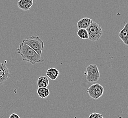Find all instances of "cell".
I'll return each mask as SVG.
<instances>
[{"label":"cell","instance_id":"1","mask_svg":"<svg viewBox=\"0 0 128 118\" xmlns=\"http://www.w3.org/2000/svg\"><path fill=\"white\" fill-rule=\"evenodd\" d=\"M17 53L22 56V60L32 64L42 63L44 60L41 56L37 54L34 50L22 42L17 50Z\"/></svg>","mask_w":128,"mask_h":118},{"label":"cell","instance_id":"2","mask_svg":"<svg viewBox=\"0 0 128 118\" xmlns=\"http://www.w3.org/2000/svg\"><path fill=\"white\" fill-rule=\"evenodd\" d=\"M23 42L34 50L39 55L42 56V50L44 48V43L38 36H33L24 40Z\"/></svg>","mask_w":128,"mask_h":118},{"label":"cell","instance_id":"3","mask_svg":"<svg viewBox=\"0 0 128 118\" xmlns=\"http://www.w3.org/2000/svg\"><path fill=\"white\" fill-rule=\"evenodd\" d=\"M86 30L88 33V39L92 42L98 40L103 34V30L101 26L93 21Z\"/></svg>","mask_w":128,"mask_h":118},{"label":"cell","instance_id":"4","mask_svg":"<svg viewBox=\"0 0 128 118\" xmlns=\"http://www.w3.org/2000/svg\"><path fill=\"white\" fill-rule=\"evenodd\" d=\"M86 80L89 82H95L99 80L100 73L96 64H91L88 66L86 67Z\"/></svg>","mask_w":128,"mask_h":118},{"label":"cell","instance_id":"5","mask_svg":"<svg viewBox=\"0 0 128 118\" xmlns=\"http://www.w3.org/2000/svg\"><path fill=\"white\" fill-rule=\"evenodd\" d=\"M104 88L102 86L98 84H92L87 88V92L89 96L94 100H97L103 94Z\"/></svg>","mask_w":128,"mask_h":118},{"label":"cell","instance_id":"6","mask_svg":"<svg viewBox=\"0 0 128 118\" xmlns=\"http://www.w3.org/2000/svg\"><path fill=\"white\" fill-rule=\"evenodd\" d=\"M10 77V74L5 64L0 63V86L4 84Z\"/></svg>","mask_w":128,"mask_h":118},{"label":"cell","instance_id":"7","mask_svg":"<svg viewBox=\"0 0 128 118\" xmlns=\"http://www.w3.org/2000/svg\"><path fill=\"white\" fill-rule=\"evenodd\" d=\"M18 8L23 10H30L33 5V0H20L17 2Z\"/></svg>","mask_w":128,"mask_h":118},{"label":"cell","instance_id":"8","mask_svg":"<svg viewBox=\"0 0 128 118\" xmlns=\"http://www.w3.org/2000/svg\"><path fill=\"white\" fill-rule=\"evenodd\" d=\"M118 36L126 46H128V23L118 33Z\"/></svg>","mask_w":128,"mask_h":118},{"label":"cell","instance_id":"9","mask_svg":"<svg viewBox=\"0 0 128 118\" xmlns=\"http://www.w3.org/2000/svg\"><path fill=\"white\" fill-rule=\"evenodd\" d=\"M93 20L88 17H84L79 20L77 24V27L78 29H86L91 23L93 22Z\"/></svg>","mask_w":128,"mask_h":118},{"label":"cell","instance_id":"10","mask_svg":"<svg viewBox=\"0 0 128 118\" xmlns=\"http://www.w3.org/2000/svg\"><path fill=\"white\" fill-rule=\"evenodd\" d=\"M46 76L52 80H56L57 77L59 76L60 72L58 70L54 67H51L47 70Z\"/></svg>","mask_w":128,"mask_h":118},{"label":"cell","instance_id":"11","mask_svg":"<svg viewBox=\"0 0 128 118\" xmlns=\"http://www.w3.org/2000/svg\"><path fill=\"white\" fill-rule=\"evenodd\" d=\"M49 84V81L47 77L40 76L37 80V86L38 88H47Z\"/></svg>","mask_w":128,"mask_h":118},{"label":"cell","instance_id":"12","mask_svg":"<svg viewBox=\"0 0 128 118\" xmlns=\"http://www.w3.org/2000/svg\"><path fill=\"white\" fill-rule=\"evenodd\" d=\"M37 92L38 95L42 98H46L50 94L49 90L47 88H39Z\"/></svg>","mask_w":128,"mask_h":118},{"label":"cell","instance_id":"13","mask_svg":"<svg viewBox=\"0 0 128 118\" xmlns=\"http://www.w3.org/2000/svg\"><path fill=\"white\" fill-rule=\"evenodd\" d=\"M78 36L81 39H88V33L87 30L85 29H79L77 32Z\"/></svg>","mask_w":128,"mask_h":118},{"label":"cell","instance_id":"14","mask_svg":"<svg viewBox=\"0 0 128 118\" xmlns=\"http://www.w3.org/2000/svg\"><path fill=\"white\" fill-rule=\"evenodd\" d=\"M89 118H102L103 116L102 114L97 113H92L90 114V116H88Z\"/></svg>","mask_w":128,"mask_h":118},{"label":"cell","instance_id":"15","mask_svg":"<svg viewBox=\"0 0 128 118\" xmlns=\"http://www.w3.org/2000/svg\"><path fill=\"white\" fill-rule=\"evenodd\" d=\"M10 118H20V116L16 114H12L9 116Z\"/></svg>","mask_w":128,"mask_h":118}]
</instances>
